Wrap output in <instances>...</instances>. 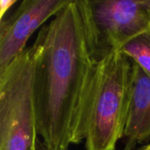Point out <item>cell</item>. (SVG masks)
<instances>
[{
	"label": "cell",
	"mask_w": 150,
	"mask_h": 150,
	"mask_svg": "<svg viewBox=\"0 0 150 150\" xmlns=\"http://www.w3.org/2000/svg\"><path fill=\"white\" fill-rule=\"evenodd\" d=\"M98 61L150 30V0H84Z\"/></svg>",
	"instance_id": "4"
},
{
	"label": "cell",
	"mask_w": 150,
	"mask_h": 150,
	"mask_svg": "<svg viewBox=\"0 0 150 150\" xmlns=\"http://www.w3.org/2000/svg\"><path fill=\"white\" fill-rule=\"evenodd\" d=\"M40 150H46L45 149V148H44V146H43V144L41 143V145H40Z\"/></svg>",
	"instance_id": "10"
},
{
	"label": "cell",
	"mask_w": 150,
	"mask_h": 150,
	"mask_svg": "<svg viewBox=\"0 0 150 150\" xmlns=\"http://www.w3.org/2000/svg\"><path fill=\"white\" fill-rule=\"evenodd\" d=\"M36 44L0 73V150H40L33 95Z\"/></svg>",
	"instance_id": "3"
},
{
	"label": "cell",
	"mask_w": 150,
	"mask_h": 150,
	"mask_svg": "<svg viewBox=\"0 0 150 150\" xmlns=\"http://www.w3.org/2000/svg\"><path fill=\"white\" fill-rule=\"evenodd\" d=\"M17 3L16 0H1L0 1V20L4 18L8 11Z\"/></svg>",
	"instance_id": "8"
},
{
	"label": "cell",
	"mask_w": 150,
	"mask_h": 150,
	"mask_svg": "<svg viewBox=\"0 0 150 150\" xmlns=\"http://www.w3.org/2000/svg\"><path fill=\"white\" fill-rule=\"evenodd\" d=\"M133 61L120 51L98 62L84 126L86 150H116L124 137Z\"/></svg>",
	"instance_id": "2"
},
{
	"label": "cell",
	"mask_w": 150,
	"mask_h": 150,
	"mask_svg": "<svg viewBox=\"0 0 150 150\" xmlns=\"http://www.w3.org/2000/svg\"><path fill=\"white\" fill-rule=\"evenodd\" d=\"M123 150L150 143V76L133 62L132 89Z\"/></svg>",
	"instance_id": "6"
},
{
	"label": "cell",
	"mask_w": 150,
	"mask_h": 150,
	"mask_svg": "<svg viewBox=\"0 0 150 150\" xmlns=\"http://www.w3.org/2000/svg\"><path fill=\"white\" fill-rule=\"evenodd\" d=\"M33 95L46 150H69L84 140L85 118L98 64L84 0H70L35 40Z\"/></svg>",
	"instance_id": "1"
},
{
	"label": "cell",
	"mask_w": 150,
	"mask_h": 150,
	"mask_svg": "<svg viewBox=\"0 0 150 150\" xmlns=\"http://www.w3.org/2000/svg\"><path fill=\"white\" fill-rule=\"evenodd\" d=\"M136 150H150V143H149V144H145V145H143V146L138 148V149Z\"/></svg>",
	"instance_id": "9"
},
{
	"label": "cell",
	"mask_w": 150,
	"mask_h": 150,
	"mask_svg": "<svg viewBox=\"0 0 150 150\" xmlns=\"http://www.w3.org/2000/svg\"><path fill=\"white\" fill-rule=\"evenodd\" d=\"M120 51L150 76V30L129 41Z\"/></svg>",
	"instance_id": "7"
},
{
	"label": "cell",
	"mask_w": 150,
	"mask_h": 150,
	"mask_svg": "<svg viewBox=\"0 0 150 150\" xmlns=\"http://www.w3.org/2000/svg\"><path fill=\"white\" fill-rule=\"evenodd\" d=\"M70 0H24L0 20V73L23 54L31 35Z\"/></svg>",
	"instance_id": "5"
}]
</instances>
